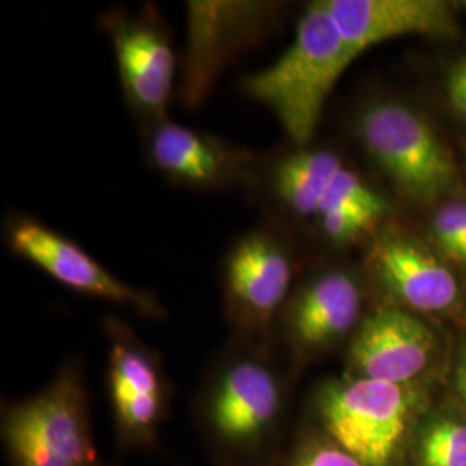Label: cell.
<instances>
[{
  "label": "cell",
  "mask_w": 466,
  "mask_h": 466,
  "mask_svg": "<svg viewBox=\"0 0 466 466\" xmlns=\"http://www.w3.org/2000/svg\"><path fill=\"white\" fill-rule=\"evenodd\" d=\"M463 5H465V9H466V2H465V4H463Z\"/></svg>",
  "instance_id": "obj_25"
},
{
  "label": "cell",
  "mask_w": 466,
  "mask_h": 466,
  "mask_svg": "<svg viewBox=\"0 0 466 466\" xmlns=\"http://www.w3.org/2000/svg\"><path fill=\"white\" fill-rule=\"evenodd\" d=\"M289 411V389L273 344L235 337L198 396L200 432L219 466H275Z\"/></svg>",
  "instance_id": "obj_1"
},
{
  "label": "cell",
  "mask_w": 466,
  "mask_h": 466,
  "mask_svg": "<svg viewBox=\"0 0 466 466\" xmlns=\"http://www.w3.org/2000/svg\"><path fill=\"white\" fill-rule=\"evenodd\" d=\"M340 167H344L342 159L332 150L298 146L267 167H258L254 182L265 185L269 200H277L289 215L317 218L325 192Z\"/></svg>",
  "instance_id": "obj_16"
},
{
  "label": "cell",
  "mask_w": 466,
  "mask_h": 466,
  "mask_svg": "<svg viewBox=\"0 0 466 466\" xmlns=\"http://www.w3.org/2000/svg\"><path fill=\"white\" fill-rule=\"evenodd\" d=\"M402 466H466V413L448 390L418 418Z\"/></svg>",
  "instance_id": "obj_17"
},
{
  "label": "cell",
  "mask_w": 466,
  "mask_h": 466,
  "mask_svg": "<svg viewBox=\"0 0 466 466\" xmlns=\"http://www.w3.org/2000/svg\"><path fill=\"white\" fill-rule=\"evenodd\" d=\"M431 232L441 252L460 263L466 242V202L444 204L433 217Z\"/></svg>",
  "instance_id": "obj_20"
},
{
  "label": "cell",
  "mask_w": 466,
  "mask_h": 466,
  "mask_svg": "<svg viewBox=\"0 0 466 466\" xmlns=\"http://www.w3.org/2000/svg\"><path fill=\"white\" fill-rule=\"evenodd\" d=\"M356 57L325 0L313 2L289 49L271 66L246 76L240 92L269 107L296 146H308L333 86Z\"/></svg>",
  "instance_id": "obj_2"
},
{
  "label": "cell",
  "mask_w": 466,
  "mask_h": 466,
  "mask_svg": "<svg viewBox=\"0 0 466 466\" xmlns=\"http://www.w3.org/2000/svg\"><path fill=\"white\" fill-rule=\"evenodd\" d=\"M282 2L190 0L180 96L185 107H199L219 75L242 52L268 38L282 19Z\"/></svg>",
  "instance_id": "obj_5"
},
{
  "label": "cell",
  "mask_w": 466,
  "mask_h": 466,
  "mask_svg": "<svg viewBox=\"0 0 466 466\" xmlns=\"http://www.w3.org/2000/svg\"><path fill=\"white\" fill-rule=\"evenodd\" d=\"M435 394L433 383L329 379L313 394V423L363 466H402L418 418Z\"/></svg>",
  "instance_id": "obj_3"
},
{
  "label": "cell",
  "mask_w": 466,
  "mask_h": 466,
  "mask_svg": "<svg viewBox=\"0 0 466 466\" xmlns=\"http://www.w3.org/2000/svg\"><path fill=\"white\" fill-rule=\"evenodd\" d=\"M446 90L452 107L466 119V57L451 67Z\"/></svg>",
  "instance_id": "obj_23"
},
{
  "label": "cell",
  "mask_w": 466,
  "mask_h": 466,
  "mask_svg": "<svg viewBox=\"0 0 466 466\" xmlns=\"http://www.w3.org/2000/svg\"><path fill=\"white\" fill-rule=\"evenodd\" d=\"M109 339L107 387L117 444L154 450L169 411L171 389L161 356L119 318L106 319Z\"/></svg>",
  "instance_id": "obj_8"
},
{
  "label": "cell",
  "mask_w": 466,
  "mask_h": 466,
  "mask_svg": "<svg viewBox=\"0 0 466 466\" xmlns=\"http://www.w3.org/2000/svg\"><path fill=\"white\" fill-rule=\"evenodd\" d=\"M358 135L370 157L413 199H433L450 188L456 169L450 152L415 111L377 100L358 117Z\"/></svg>",
  "instance_id": "obj_7"
},
{
  "label": "cell",
  "mask_w": 466,
  "mask_h": 466,
  "mask_svg": "<svg viewBox=\"0 0 466 466\" xmlns=\"http://www.w3.org/2000/svg\"><path fill=\"white\" fill-rule=\"evenodd\" d=\"M146 132L150 165L171 184L196 190H218L256 180V156L219 137L169 119Z\"/></svg>",
  "instance_id": "obj_13"
},
{
  "label": "cell",
  "mask_w": 466,
  "mask_h": 466,
  "mask_svg": "<svg viewBox=\"0 0 466 466\" xmlns=\"http://www.w3.org/2000/svg\"><path fill=\"white\" fill-rule=\"evenodd\" d=\"M329 209H354L382 219L389 211V204L358 173L344 167L335 173L318 215Z\"/></svg>",
  "instance_id": "obj_18"
},
{
  "label": "cell",
  "mask_w": 466,
  "mask_h": 466,
  "mask_svg": "<svg viewBox=\"0 0 466 466\" xmlns=\"http://www.w3.org/2000/svg\"><path fill=\"white\" fill-rule=\"evenodd\" d=\"M285 466H363L348 451L337 446L317 425L306 427L298 435Z\"/></svg>",
  "instance_id": "obj_19"
},
{
  "label": "cell",
  "mask_w": 466,
  "mask_h": 466,
  "mask_svg": "<svg viewBox=\"0 0 466 466\" xmlns=\"http://www.w3.org/2000/svg\"><path fill=\"white\" fill-rule=\"evenodd\" d=\"M365 294L346 269H327L290 292L277 321L292 368L327 354L352 339L365 318Z\"/></svg>",
  "instance_id": "obj_9"
},
{
  "label": "cell",
  "mask_w": 466,
  "mask_h": 466,
  "mask_svg": "<svg viewBox=\"0 0 466 466\" xmlns=\"http://www.w3.org/2000/svg\"><path fill=\"white\" fill-rule=\"evenodd\" d=\"M292 282L294 259L280 233L267 225L238 237L223 267L225 313L235 337L273 344Z\"/></svg>",
  "instance_id": "obj_6"
},
{
  "label": "cell",
  "mask_w": 466,
  "mask_h": 466,
  "mask_svg": "<svg viewBox=\"0 0 466 466\" xmlns=\"http://www.w3.org/2000/svg\"><path fill=\"white\" fill-rule=\"evenodd\" d=\"M0 427L11 466H104L76 361L59 368L42 390L4 404Z\"/></svg>",
  "instance_id": "obj_4"
},
{
  "label": "cell",
  "mask_w": 466,
  "mask_h": 466,
  "mask_svg": "<svg viewBox=\"0 0 466 466\" xmlns=\"http://www.w3.org/2000/svg\"><path fill=\"white\" fill-rule=\"evenodd\" d=\"M7 244L16 256L78 294L128 306L140 317H167L165 306L154 294L119 280L76 242L35 218H13L7 225Z\"/></svg>",
  "instance_id": "obj_12"
},
{
  "label": "cell",
  "mask_w": 466,
  "mask_h": 466,
  "mask_svg": "<svg viewBox=\"0 0 466 466\" xmlns=\"http://www.w3.org/2000/svg\"><path fill=\"white\" fill-rule=\"evenodd\" d=\"M437 352L439 339L425 318L380 302L350 339L346 375L400 385L432 383Z\"/></svg>",
  "instance_id": "obj_11"
},
{
  "label": "cell",
  "mask_w": 466,
  "mask_h": 466,
  "mask_svg": "<svg viewBox=\"0 0 466 466\" xmlns=\"http://www.w3.org/2000/svg\"><path fill=\"white\" fill-rule=\"evenodd\" d=\"M321 233L337 246L363 238L379 225V218L354 209H329L318 215Z\"/></svg>",
  "instance_id": "obj_21"
},
{
  "label": "cell",
  "mask_w": 466,
  "mask_h": 466,
  "mask_svg": "<svg viewBox=\"0 0 466 466\" xmlns=\"http://www.w3.org/2000/svg\"><path fill=\"white\" fill-rule=\"evenodd\" d=\"M373 280L396 304L420 317L450 315L461 304V289L450 268L421 249L417 242L387 235L370 252Z\"/></svg>",
  "instance_id": "obj_14"
},
{
  "label": "cell",
  "mask_w": 466,
  "mask_h": 466,
  "mask_svg": "<svg viewBox=\"0 0 466 466\" xmlns=\"http://www.w3.org/2000/svg\"><path fill=\"white\" fill-rule=\"evenodd\" d=\"M451 396L458 400V404L466 413V333L458 339V344L451 358Z\"/></svg>",
  "instance_id": "obj_22"
},
{
  "label": "cell",
  "mask_w": 466,
  "mask_h": 466,
  "mask_svg": "<svg viewBox=\"0 0 466 466\" xmlns=\"http://www.w3.org/2000/svg\"><path fill=\"white\" fill-rule=\"evenodd\" d=\"M116 56L119 80L128 106L147 130L167 119L175 84V52L159 13L113 11L100 17Z\"/></svg>",
  "instance_id": "obj_10"
},
{
  "label": "cell",
  "mask_w": 466,
  "mask_h": 466,
  "mask_svg": "<svg viewBox=\"0 0 466 466\" xmlns=\"http://www.w3.org/2000/svg\"><path fill=\"white\" fill-rule=\"evenodd\" d=\"M325 5L356 56L408 35L451 38L458 34L454 7L442 0H325Z\"/></svg>",
  "instance_id": "obj_15"
},
{
  "label": "cell",
  "mask_w": 466,
  "mask_h": 466,
  "mask_svg": "<svg viewBox=\"0 0 466 466\" xmlns=\"http://www.w3.org/2000/svg\"><path fill=\"white\" fill-rule=\"evenodd\" d=\"M460 263H461V265H466V242L465 248H463V252H461V258H460Z\"/></svg>",
  "instance_id": "obj_24"
}]
</instances>
